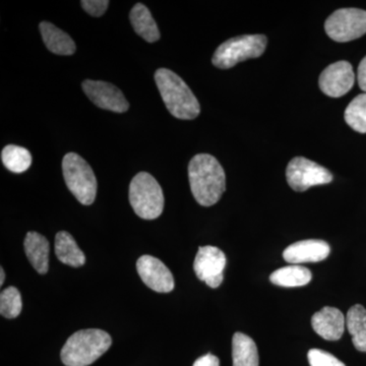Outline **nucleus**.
Instances as JSON below:
<instances>
[{
	"instance_id": "f257e3e1",
	"label": "nucleus",
	"mask_w": 366,
	"mask_h": 366,
	"mask_svg": "<svg viewBox=\"0 0 366 366\" xmlns=\"http://www.w3.org/2000/svg\"><path fill=\"white\" fill-rule=\"evenodd\" d=\"M189 178L192 194L201 206L211 207L218 203L225 192L223 167L209 154H199L190 160Z\"/></svg>"
},
{
	"instance_id": "f03ea898",
	"label": "nucleus",
	"mask_w": 366,
	"mask_h": 366,
	"mask_svg": "<svg viewBox=\"0 0 366 366\" xmlns=\"http://www.w3.org/2000/svg\"><path fill=\"white\" fill-rule=\"evenodd\" d=\"M155 81L168 112L178 119L192 120L199 117L201 106L189 86L179 76L167 69L155 72Z\"/></svg>"
},
{
	"instance_id": "7ed1b4c3",
	"label": "nucleus",
	"mask_w": 366,
	"mask_h": 366,
	"mask_svg": "<svg viewBox=\"0 0 366 366\" xmlns=\"http://www.w3.org/2000/svg\"><path fill=\"white\" fill-rule=\"evenodd\" d=\"M112 344V337L103 330H81L67 339L60 357L66 366H88L108 351Z\"/></svg>"
},
{
	"instance_id": "20e7f679",
	"label": "nucleus",
	"mask_w": 366,
	"mask_h": 366,
	"mask_svg": "<svg viewBox=\"0 0 366 366\" xmlns=\"http://www.w3.org/2000/svg\"><path fill=\"white\" fill-rule=\"evenodd\" d=\"M129 197V203L139 218L154 220L163 213V190L150 173L139 172L132 178Z\"/></svg>"
},
{
	"instance_id": "39448f33",
	"label": "nucleus",
	"mask_w": 366,
	"mask_h": 366,
	"mask_svg": "<svg viewBox=\"0 0 366 366\" xmlns=\"http://www.w3.org/2000/svg\"><path fill=\"white\" fill-rule=\"evenodd\" d=\"M62 172L67 189L79 203L90 206L97 194V179L85 159L76 153H69L62 160Z\"/></svg>"
},
{
	"instance_id": "423d86ee",
	"label": "nucleus",
	"mask_w": 366,
	"mask_h": 366,
	"mask_svg": "<svg viewBox=\"0 0 366 366\" xmlns=\"http://www.w3.org/2000/svg\"><path fill=\"white\" fill-rule=\"evenodd\" d=\"M266 47V36H238L219 46L214 53L212 62L218 69H231L244 60L261 56Z\"/></svg>"
},
{
	"instance_id": "0eeeda50",
	"label": "nucleus",
	"mask_w": 366,
	"mask_h": 366,
	"mask_svg": "<svg viewBox=\"0 0 366 366\" xmlns=\"http://www.w3.org/2000/svg\"><path fill=\"white\" fill-rule=\"evenodd\" d=\"M327 36L337 42H349L366 33V11L358 9H341L327 19Z\"/></svg>"
},
{
	"instance_id": "6e6552de",
	"label": "nucleus",
	"mask_w": 366,
	"mask_h": 366,
	"mask_svg": "<svg viewBox=\"0 0 366 366\" xmlns=\"http://www.w3.org/2000/svg\"><path fill=\"white\" fill-rule=\"evenodd\" d=\"M286 177L289 187L300 192L333 180V175L327 168L303 157H296L289 162Z\"/></svg>"
},
{
	"instance_id": "1a4fd4ad",
	"label": "nucleus",
	"mask_w": 366,
	"mask_h": 366,
	"mask_svg": "<svg viewBox=\"0 0 366 366\" xmlns=\"http://www.w3.org/2000/svg\"><path fill=\"white\" fill-rule=\"evenodd\" d=\"M225 267L226 255L222 250L211 245L199 247L194 262V273L209 287L216 289L222 284Z\"/></svg>"
},
{
	"instance_id": "9d476101",
	"label": "nucleus",
	"mask_w": 366,
	"mask_h": 366,
	"mask_svg": "<svg viewBox=\"0 0 366 366\" xmlns=\"http://www.w3.org/2000/svg\"><path fill=\"white\" fill-rule=\"evenodd\" d=\"M83 90L97 107L109 112L124 113L129 110V104L122 92L112 84L103 81L86 79Z\"/></svg>"
},
{
	"instance_id": "9b49d317",
	"label": "nucleus",
	"mask_w": 366,
	"mask_h": 366,
	"mask_svg": "<svg viewBox=\"0 0 366 366\" xmlns=\"http://www.w3.org/2000/svg\"><path fill=\"white\" fill-rule=\"evenodd\" d=\"M137 271L144 283L156 292L169 293L174 289L172 273L157 257L147 254L139 257Z\"/></svg>"
},
{
	"instance_id": "f8f14e48",
	"label": "nucleus",
	"mask_w": 366,
	"mask_h": 366,
	"mask_svg": "<svg viewBox=\"0 0 366 366\" xmlns=\"http://www.w3.org/2000/svg\"><path fill=\"white\" fill-rule=\"evenodd\" d=\"M355 81L352 66L349 62H335L325 69L320 76V88L330 97L338 98L352 89Z\"/></svg>"
},
{
	"instance_id": "ddd939ff",
	"label": "nucleus",
	"mask_w": 366,
	"mask_h": 366,
	"mask_svg": "<svg viewBox=\"0 0 366 366\" xmlns=\"http://www.w3.org/2000/svg\"><path fill=\"white\" fill-rule=\"evenodd\" d=\"M331 247L324 240L308 239L293 243L284 250L283 257L289 264L324 261L329 257Z\"/></svg>"
},
{
	"instance_id": "4468645a",
	"label": "nucleus",
	"mask_w": 366,
	"mask_h": 366,
	"mask_svg": "<svg viewBox=\"0 0 366 366\" xmlns=\"http://www.w3.org/2000/svg\"><path fill=\"white\" fill-rule=\"evenodd\" d=\"M312 326L325 340L337 341L345 331L346 319L338 308L326 307L312 315Z\"/></svg>"
},
{
	"instance_id": "2eb2a0df",
	"label": "nucleus",
	"mask_w": 366,
	"mask_h": 366,
	"mask_svg": "<svg viewBox=\"0 0 366 366\" xmlns=\"http://www.w3.org/2000/svg\"><path fill=\"white\" fill-rule=\"evenodd\" d=\"M24 247L29 262L41 274H47L49 269L50 245L47 238L37 232L26 233Z\"/></svg>"
},
{
	"instance_id": "dca6fc26",
	"label": "nucleus",
	"mask_w": 366,
	"mask_h": 366,
	"mask_svg": "<svg viewBox=\"0 0 366 366\" xmlns=\"http://www.w3.org/2000/svg\"><path fill=\"white\" fill-rule=\"evenodd\" d=\"M39 29L42 39L49 51L62 56H69L76 52V43L61 29L45 21L40 23Z\"/></svg>"
},
{
	"instance_id": "f3484780",
	"label": "nucleus",
	"mask_w": 366,
	"mask_h": 366,
	"mask_svg": "<svg viewBox=\"0 0 366 366\" xmlns=\"http://www.w3.org/2000/svg\"><path fill=\"white\" fill-rule=\"evenodd\" d=\"M55 254L62 264L79 268L86 264V257L69 232L60 231L55 236Z\"/></svg>"
},
{
	"instance_id": "a211bd4d",
	"label": "nucleus",
	"mask_w": 366,
	"mask_h": 366,
	"mask_svg": "<svg viewBox=\"0 0 366 366\" xmlns=\"http://www.w3.org/2000/svg\"><path fill=\"white\" fill-rule=\"evenodd\" d=\"M129 20L137 35L141 36L147 42L154 43L160 39L157 24L144 4H137L132 7Z\"/></svg>"
},
{
	"instance_id": "6ab92c4d",
	"label": "nucleus",
	"mask_w": 366,
	"mask_h": 366,
	"mask_svg": "<svg viewBox=\"0 0 366 366\" xmlns=\"http://www.w3.org/2000/svg\"><path fill=\"white\" fill-rule=\"evenodd\" d=\"M233 366H259V352L254 341L245 334H234L232 338Z\"/></svg>"
},
{
	"instance_id": "aec40b11",
	"label": "nucleus",
	"mask_w": 366,
	"mask_h": 366,
	"mask_svg": "<svg viewBox=\"0 0 366 366\" xmlns=\"http://www.w3.org/2000/svg\"><path fill=\"white\" fill-rule=\"evenodd\" d=\"M312 278V274L310 269L305 267L297 266V264L277 269L269 276V280L274 285L287 288L307 285Z\"/></svg>"
},
{
	"instance_id": "412c9836",
	"label": "nucleus",
	"mask_w": 366,
	"mask_h": 366,
	"mask_svg": "<svg viewBox=\"0 0 366 366\" xmlns=\"http://www.w3.org/2000/svg\"><path fill=\"white\" fill-rule=\"evenodd\" d=\"M346 326L352 336L354 347L360 352H366V310L362 305H353L348 310Z\"/></svg>"
},
{
	"instance_id": "4be33fe9",
	"label": "nucleus",
	"mask_w": 366,
	"mask_h": 366,
	"mask_svg": "<svg viewBox=\"0 0 366 366\" xmlns=\"http://www.w3.org/2000/svg\"><path fill=\"white\" fill-rule=\"evenodd\" d=\"M1 161L4 167L14 173H23L30 168L32 155L23 147L7 144L1 152Z\"/></svg>"
},
{
	"instance_id": "5701e85b",
	"label": "nucleus",
	"mask_w": 366,
	"mask_h": 366,
	"mask_svg": "<svg viewBox=\"0 0 366 366\" xmlns=\"http://www.w3.org/2000/svg\"><path fill=\"white\" fill-rule=\"evenodd\" d=\"M345 122L354 131L366 134V93L351 101L345 110Z\"/></svg>"
},
{
	"instance_id": "b1692460",
	"label": "nucleus",
	"mask_w": 366,
	"mask_h": 366,
	"mask_svg": "<svg viewBox=\"0 0 366 366\" xmlns=\"http://www.w3.org/2000/svg\"><path fill=\"white\" fill-rule=\"evenodd\" d=\"M23 308L20 291L16 287H7L0 295V314L6 319L19 317Z\"/></svg>"
},
{
	"instance_id": "393cba45",
	"label": "nucleus",
	"mask_w": 366,
	"mask_h": 366,
	"mask_svg": "<svg viewBox=\"0 0 366 366\" xmlns=\"http://www.w3.org/2000/svg\"><path fill=\"white\" fill-rule=\"evenodd\" d=\"M310 366H346L331 353L320 349H312L307 353Z\"/></svg>"
},
{
	"instance_id": "a878e982",
	"label": "nucleus",
	"mask_w": 366,
	"mask_h": 366,
	"mask_svg": "<svg viewBox=\"0 0 366 366\" xmlns=\"http://www.w3.org/2000/svg\"><path fill=\"white\" fill-rule=\"evenodd\" d=\"M81 6L92 16H103L109 6L108 0H83Z\"/></svg>"
},
{
	"instance_id": "bb28decb",
	"label": "nucleus",
	"mask_w": 366,
	"mask_h": 366,
	"mask_svg": "<svg viewBox=\"0 0 366 366\" xmlns=\"http://www.w3.org/2000/svg\"><path fill=\"white\" fill-rule=\"evenodd\" d=\"M192 366H220V361L213 354H207L197 360Z\"/></svg>"
},
{
	"instance_id": "cd10ccee",
	"label": "nucleus",
	"mask_w": 366,
	"mask_h": 366,
	"mask_svg": "<svg viewBox=\"0 0 366 366\" xmlns=\"http://www.w3.org/2000/svg\"><path fill=\"white\" fill-rule=\"evenodd\" d=\"M357 81L361 90L366 93V56L361 60L360 66H358Z\"/></svg>"
},
{
	"instance_id": "c85d7f7f",
	"label": "nucleus",
	"mask_w": 366,
	"mask_h": 366,
	"mask_svg": "<svg viewBox=\"0 0 366 366\" xmlns=\"http://www.w3.org/2000/svg\"><path fill=\"white\" fill-rule=\"evenodd\" d=\"M4 279H6V273L4 268H0V285H4Z\"/></svg>"
}]
</instances>
